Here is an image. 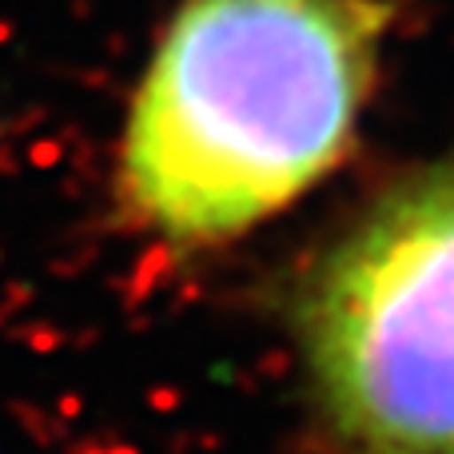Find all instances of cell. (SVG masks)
Returning <instances> with one entry per match:
<instances>
[{"mask_svg":"<svg viewBox=\"0 0 454 454\" xmlns=\"http://www.w3.org/2000/svg\"><path fill=\"white\" fill-rule=\"evenodd\" d=\"M295 335L343 454H454V152L395 180L319 251Z\"/></svg>","mask_w":454,"mask_h":454,"instance_id":"cell-2","label":"cell"},{"mask_svg":"<svg viewBox=\"0 0 454 454\" xmlns=\"http://www.w3.org/2000/svg\"><path fill=\"white\" fill-rule=\"evenodd\" d=\"M395 0H176L116 144L128 227L204 251L279 215L355 148Z\"/></svg>","mask_w":454,"mask_h":454,"instance_id":"cell-1","label":"cell"}]
</instances>
